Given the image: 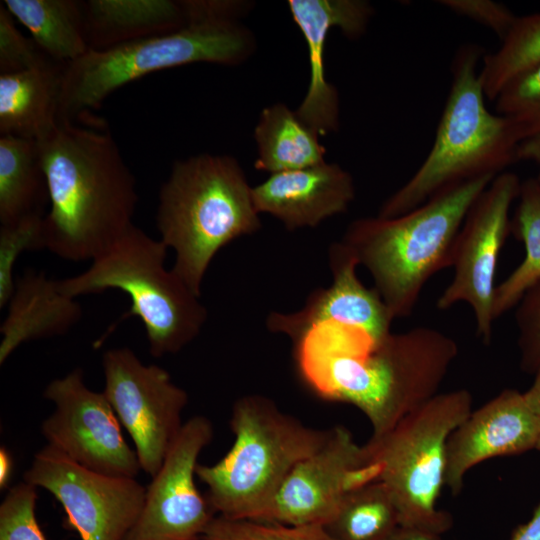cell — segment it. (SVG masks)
I'll return each instance as SVG.
<instances>
[{
    "label": "cell",
    "instance_id": "f35d334b",
    "mask_svg": "<svg viewBox=\"0 0 540 540\" xmlns=\"http://www.w3.org/2000/svg\"><path fill=\"white\" fill-rule=\"evenodd\" d=\"M14 470L13 456L5 446L0 448V488L5 489L9 485Z\"/></svg>",
    "mask_w": 540,
    "mask_h": 540
},
{
    "label": "cell",
    "instance_id": "ba28073f",
    "mask_svg": "<svg viewBox=\"0 0 540 540\" xmlns=\"http://www.w3.org/2000/svg\"><path fill=\"white\" fill-rule=\"evenodd\" d=\"M254 46L252 33L237 19L222 18L192 21L170 33L89 50L64 66L59 121L91 122L92 110L134 80L191 63L237 65Z\"/></svg>",
    "mask_w": 540,
    "mask_h": 540
},
{
    "label": "cell",
    "instance_id": "1f68e13d",
    "mask_svg": "<svg viewBox=\"0 0 540 540\" xmlns=\"http://www.w3.org/2000/svg\"><path fill=\"white\" fill-rule=\"evenodd\" d=\"M37 488L25 481L9 488L0 504V540H47L37 517Z\"/></svg>",
    "mask_w": 540,
    "mask_h": 540
},
{
    "label": "cell",
    "instance_id": "e575fe53",
    "mask_svg": "<svg viewBox=\"0 0 540 540\" xmlns=\"http://www.w3.org/2000/svg\"><path fill=\"white\" fill-rule=\"evenodd\" d=\"M437 3L457 15L485 26L501 41L517 18L504 4L492 0H440Z\"/></svg>",
    "mask_w": 540,
    "mask_h": 540
},
{
    "label": "cell",
    "instance_id": "3957f363",
    "mask_svg": "<svg viewBox=\"0 0 540 540\" xmlns=\"http://www.w3.org/2000/svg\"><path fill=\"white\" fill-rule=\"evenodd\" d=\"M483 49L461 45L451 63V86L433 145L411 178L381 205L378 217L393 218L451 187L497 176L517 161L513 123L491 113L478 70Z\"/></svg>",
    "mask_w": 540,
    "mask_h": 540
},
{
    "label": "cell",
    "instance_id": "4fadbf2b",
    "mask_svg": "<svg viewBox=\"0 0 540 540\" xmlns=\"http://www.w3.org/2000/svg\"><path fill=\"white\" fill-rule=\"evenodd\" d=\"M43 397L55 405L41 424L47 445L89 470L136 477L141 470L137 454L106 395L86 385L82 369L50 381Z\"/></svg>",
    "mask_w": 540,
    "mask_h": 540
},
{
    "label": "cell",
    "instance_id": "5b68a950",
    "mask_svg": "<svg viewBox=\"0 0 540 540\" xmlns=\"http://www.w3.org/2000/svg\"><path fill=\"white\" fill-rule=\"evenodd\" d=\"M245 174L228 155L200 154L174 162L159 192L156 225L175 253L173 271L200 296L220 249L261 227Z\"/></svg>",
    "mask_w": 540,
    "mask_h": 540
},
{
    "label": "cell",
    "instance_id": "83f0119b",
    "mask_svg": "<svg viewBox=\"0 0 540 540\" xmlns=\"http://www.w3.org/2000/svg\"><path fill=\"white\" fill-rule=\"evenodd\" d=\"M540 63V13L517 17L500 47L484 54L480 68L486 99L494 101L515 77Z\"/></svg>",
    "mask_w": 540,
    "mask_h": 540
},
{
    "label": "cell",
    "instance_id": "d6986e66",
    "mask_svg": "<svg viewBox=\"0 0 540 540\" xmlns=\"http://www.w3.org/2000/svg\"><path fill=\"white\" fill-rule=\"evenodd\" d=\"M355 197L354 181L338 164L326 163L271 174L252 188L258 213L280 220L288 230L315 227L344 213Z\"/></svg>",
    "mask_w": 540,
    "mask_h": 540
},
{
    "label": "cell",
    "instance_id": "603a6c76",
    "mask_svg": "<svg viewBox=\"0 0 540 540\" xmlns=\"http://www.w3.org/2000/svg\"><path fill=\"white\" fill-rule=\"evenodd\" d=\"M2 3L52 60L66 65L89 51L84 1L4 0Z\"/></svg>",
    "mask_w": 540,
    "mask_h": 540
},
{
    "label": "cell",
    "instance_id": "7402d4cb",
    "mask_svg": "<svg viewBox=\"0 0 540 540\" xmlns=\"http://www.w3.org/2000/svg\"><path fill=\"white\" fill-rule=\"evenodd\" d=\"M89 50H106L127 42L176 31L188 24L181 1H84Z\"/></svg>",
    "mask_w": 540,
    "mask_h": 540
},
{
    "label": "cell",
    "instance_id": "60d3db41",
    "mask_svg": "<svg viewBox=\"0 0 540 540\" xmlns=\"http://www.w3.org/2000/svg\"><path fill=\"white\" fill-rule=\"evenodd\" d=\"M536 449L540 450V432H539V437H538V441H537V444H536Z\"/></svg>",
    "mask_w": 540,
    "mask_h": 540
},
{
    "label": "cell",
    "instance_id": "f546056e",
    "mask_svg": "<svg viewBox=\"0 0 540 540\" xmlns=\"http://www.w3.org/2000/svg\"><path fill=\"white\" fill-rule=\"evenodd\" d=\"M202 540H334L321 525L291 526L216 515Z\"/></svg>",
    "mask_w": 540,
    "mask_h": 540
},
{
    "label": "cell",
    "instance_id": "836d02e7",
    "mask_svg": "<svg viewBox=\"0 0 540 540\" xmlns=\"http://www.w3.org/2000/svg\"><path fill=\"white\" fill-rule=\"evenodd\" d=\"M516 324L521 365L535 375L540 372V280L517 303Z\"/></svg>",
    "mask_w": 540,
    "mask_h": 540
},
{
    "label": "cell",
    "instance_id": "d4e9b609",
    "mask_svg": "<svg viewBox=\"0 0 540 540\" xmlns=\"http://www.w3.org/2000/svg\"><path fill=\"white\" fill-rule=\"evenodd\" d=\"M48 204V187L38 142L0 136L1 225L32 215L44 216Z\"/></svg>",
    "mask_w": 540,
    "mask_h": 540
},
{
    "label": "cell",
    "instance_id": "7c38bea8",
    "mask_svg": "<svg viewBox=\"0 0 540 540\" xmlns=\"http://www.w3.org/2000/svg\"><path fill=\"white\" fill-rule=\"evenodd\" d=\"M23 481L47 490L60 502L80 540H124L146 493L135 478L89 470L49 445L34 455Z\"/></svg>",
    "mask_w": 540,
    "mask_h": 540
},
{
    "label": "cell",
    "instance_id": "4316f807",
    "mask_svg": "<svg viewBox=\"0 0 540 540\" xmlns=\"http://www.w3.org/2000/svg\"><path fill=\"white\" fill-rule=\"evenodd\" d=\"M399 526L387 489L372 482L349 492L324 528L334 540H388Z\"/></svg>",
    "mask_w": 540,
    "mask_h": 540
},
{
    "label": "cell",
    "instance_id": "5bb4252c",
    "mask_svg": "<svg viewBox=\"0 0 540 540\" xmlns=\"http://www.w3.org/2000/svg\"><path fill=\"white\" fill-rule=\"evenodd\" d=\"M212 422L195 415L183 426L146 487L140 515L124 540H195L217 515L195 483L198 458L213 439Z\"/></svg>",
    "mask_w": 540,
    "mask_h": 540
},
{
    "label": "cell",
    "instance_id": "2e32d148",
    "mask_svg": "<svg viewBox=\"0 0 540 540\" xmlns=\"http://www.w3.org/2000/svg\"><path fill=\"white\" fill-rule=\"evenodd\" d=\"M540 419L524 393L506 389L468 415L446 444L444 486L460 493L466 473L486 459L536 448Z\"/></svg>",
    "mask_w": 540,
    "mask_h": 540
},
{
    "label": "cell",
    "instance_id": "ffe728a7",
    "mask_svg": "<svg viewBox=\"0 0 540 540\" xmlns=\"http://www.w3.org/2000/svg\"><path fill=\"white\" fill-rule=\"evenodd\" d=\"M81 316L80 304L59 291L57 280L43 271L26 270L16 279L0 327V364L26 342L66 334Z\"/></svg>",
    "mask_w": 540,
    "mask_h": 540
},
{
    "label": "cell",
    "instance_id": "9c48e42d",
    "mask_svg": "<svg viewBox=\"0 0 540 540\" xmlns=\"http://www.w3.org/2000/svg\"><path fill=\"white\" fill-rule=\"evenodd\" d=\"M472 403L466 389L438 393L364 445L367 461L377 468V482L397 508L400 526L438 535L451 527V516L436 506L444 486L446 444L472 412Z\"/></svg>",
    "mask_w": 540,
    "mask_h": 540
},
{
    "label": "cell",
    "instance_id": "52a82bcc",
    "mask_svg": "<svg viewBox=\"0 0 540 540\" xmlns=\"http://www.w3.org/2000/svg\"><path fill=\"white\" fill-rule=\"evenodd\" d=\"M167 251L160 239L133 225L87 270L57 280V286L74 299L109 289L123 291L131 306L122 319H140L150 354L155 358L174 354L198 336L207 310L173 269H166Z\"/></svg>",
    "mask_w": 540,
    "mask_h": 540
},
{
    "label": "cell",
    "instance_id": "4dcf8cb0",
    "mask_svg": "<svg viewBox=\"0 0 540 540\" xmlns=\"http://www.w3.org/2000/svg\"><path fill=\"white\" fill-rule=\"evenodd\" d=\"M45 216V215H44ZM42 215H32L0 226V307L8 305L16 279L13 270L25 251L45 248Z\"/></svg>",
    "mask_w": 540,
    "mask_h": 540
},
{
    "label": "cell",
    "instance_id": "d590c367",
    "mask_svg": "<svg viewBox=\"0 0 540 540\" xmlns=\"http://www.w3.org/2000/svg\"><path fill=\"white\" fill-rule=\"evenodd\" d=\"M517 161H531L538 167L537 181L540 183V135L522 141L516 152Z\"/></svg>",
    "mask_w": 540,
    "mask_h": 540
},
{
    "label": "cell",
    "instance_id": "6da1fadb",
    "mask_svg": "<svg viewBox=\"0 0 540 540\" xmlns=\"http://www.w3.org/2000/svg\"><path fill=\"white\" fill-rule=\"evenodd\" d=\"M291 340L307 387L324 400L358 408L371 437L436 396L459 352L453 338L423 326L376 340L359 328L324 322Z\"/></svg>",
    "mask_w": 540,
    "mask_h": 540
},
{
    "label": "cell",
    "instance_id": "e0dca14e",
    "mask_svg": "<svg viewBox=\"0 0 540 540\" xmlns=\"http://www.w3.org/2000/svg\"><path fill=\"white\" fill-rule=\"evenodd\" d=\"M329 262L330 286L312 292L299 311L272 312L266 321L268 329L292 338L312 325L334 322L362 329L376 340L391 333L394 318L375 288H367L357 276L359 264L352 250L343 242L333 243Z\"/></svg>",
    "mask_w": 540,
    "mask_h": 540
},
{
    "label": "cell",
    "instance_id": "484cf974",
    "mask_svg": "<svg viewBox=\"0 0 540 540\" xmlns=\"http://www.w3.org/2000/svg\"><path fill=\"white\" fill-rule=\"evenodd\" d=\"M511 231L524 244L522 262L497 285L495 320L517 305L523 294L540 280V183L536 178L521 182Z\"/></svg>",
    "mask_w": 540,
    "mask_h": 540
},
{
    "label": "cell",
    "instance_id": "ab89813d",
    "mask_svg": "<svg viewBox=\"0 0 540 540\" xmlns=\"http://www.w3.org/2000/svg\"><path fill=\"white\" fill-rule=\"evenodd\" d=\"M524 397L531 410L540 419V372L535 375L531 387L524 392Z\"/></svg>",
    "mask_w": 540,
    "mask_h": 540
},
{
    "label": "cell",
    "instance_id": "f1b7e54d",
    "mask_svg": "<svg viewBox=\"0 0 540 540\" xmlns=\"http://www.w3.org/2000/svg\"><path fill=\"white\" fill-rule=\"evenodd\" d=\"M494 101L497 114L513 123L521 142L540 135V63L508 82Z\"/></svg>",
    "mask_w": 540,
    "mask_h": 540
},
{
    "label": "cell",
    "instance_id": "277c9868",
    "mask_svg": "<svg viewBox=\"0 0 540 540\" xmlns=\"http://www.w3.org/2000/svg\"><path fill=\"white\" fill-rule=\"evenodd\" d=\"M495 177L446 189L397 217H367L350 223L341 242L368 270L373 288L394 319L409 317L426 283L451 267L463 221Z\"/></svg>",
    "mask_w": 540,
    "mask_h": 540
},
{
    "label": "cell",
    "instance_id": "7a4b0ae2",
    "mask_svg": "<svg viewBox=\"0 0 540 540\" xmlns=\"http://www.w3.org/2000/svg\"><path fill=\"white\" fill-rule=\"evenodd\" d=\"M38 144L49 195L45 248L68 261H92L134 225L135 177L101 121H59Z\"/></svg>",
    "mask_w": 540,
    "mask_h": 540
},
{
    "label": "cell",
    "instance_id": "ac0fdd59",
    "mask_svg": "<svg viewBox=\"0 0 540 540\" xmlns=\"http://www.w3.org/2000/svg\"><path fill=\"white\" fill-rule=\"evenodd\" d=\"M288 7L307 43L310 66L308 90L296 112L319 136H325L339 125L338 93L325 75L327 35L338 27L350 39L362 36L374 10L363 0H290Z\"/></svg>",
    "mask_w": 540,
    "mask_h": 540
},
{
    "label": "cell",
    "instance_id": "8d00e7d4",
    "mask_svg": "<svg viewBox=\"0 0 540 540\" xmlns=\"http://www.w3.org/2000/svg\"><path fill=\"white\" fill-rule=\"evenodd\" d=\"M511 540H540V503L531 519L515 530Z\"/></svg>",
    "mask_w": 540,
    "mask_h": 540
},
{
    "label": "cell",
    "instance_id": "74e56055",
    "mask_svg": "<svg viewBox=\"0 0 540 540\" xmlns=\"http://www.w3.org/2000/svg\"><path fill=\"white\" fill-rule=\"evenodd\" d=\"M439 536L422 529L399 526L388 540H440Z\"/></svg>",
    "mask_w": 540,
    "mask_h": 540
},
{
    "label": "cell",
    "instance_id": "9a60e30c",
    "mask_svg": "<svg viewBox=\"0 0 540 540\" xmlns=\"http://www.w3.org/2000/svg\"><path fill=\"white\" fill-rule=\"evenodd\" d=\"M376 480L364 445L346 427L335 426L324 444L290 471L262 521L325 526L349 492Z\"/></svg>",
    "mask_w": 540,
    "mask_h": 540
},
{
    "label": "cell",
    "instance_id": "8fae6325",
    "mask_svg": "<svg viewBox=\"0 0 540 540\" xmlns=\"http://www.w3.org/2000/svg\"><path fill=\"white\" fill-rule=\"evenodd\" d=\"M520 186L516 174L504 171L474 201L455 239L453 277L436 302L439 310L467 303L475 316L476 333L486 344L495 321L497 264L511 231L510 210Z\"/></svg>",
    "mask_w": 540,
    "mask_h": 540
},
{
    "label": "cell",
    "instance_id": "44dd1931",
    "mask_svg": "<svg viewBox=\"0 0 540 540\" xmlns=\"http://www.w3.org/2000/svg\"><path fill=\"white\" fill-rule=\"evenodd\" d=\"M64 64L52 59L0 75V135L37 142L59 122Z\"/></svg>",
    "mask_w": 540,
    "mask_h": 540
},
{
    "label": "cell",
    "instance_id": "b9f144b4",
    "mask_svg": "<svg viewBox=\"0 0 540 540\" xmlns=\"http://www.w3.org/2000/svg\"><path fill=\"white\" fill-rule=\"evenodd\" d=\"M195 540H202V538H199V539H195Z\"/></svg>",
    "mask_w": 540,
    "mask_h": 540
},
{
    "label": "cell",
    "instance_id": "cb8c5ba5",
    "mask_svg": "<svg viewBox=\"0 0 540 540\" xmlns=\"http://www.w3.org/2000/svg\"><path fill=\"white\" fill-rule=\"evenodd\" d=\"M258 147L255 168L271 174L325 162L319 135L289 107L277 103L260 114L254 130Z\"/></svg>",
    "mask_w": 540,
    "mask_h": 540
},
{
    "label": "cell",
    "instance_id": "30bf717a",
    "mask_svg": "<svg viewBox=\"0 0 540 540\" xmlns=\"http://www.w3.org/2000/svg\"><path fill=\"white\" fill-rule=\"evenodd\" d=\"M102 367L103 392L132 438L141 470L153 477L183 426L188 394L166 369L144 364L128 347L106 350Z\"/></svg>",
    "mask_w": 540,
    "mask_h": 540
},
{
    "label": "cell",
    "instance_id": "d6a6232c",
    "mask_svg": "<svg viewBox=\"0 0 540 540\" xmlns=\"http://www.w3.org/2000/svg\"><path fill=\"white\" fill-rule=\"evenodd\" d=\"M48 57L31 38L17 29L14 17L0 4V75L11 74L38 66Z\"/></svg>",
    "mask_w": 540,
    "mask_h": 540
},
{
    "label": "cell",
    "instance_id": "8992f818",
    "mask_svg": "<svg viewBox=\"0 0 540 540\" xmlns=\"http://www.w3.org/2000/svg\"><path fill=\"white\" fill-rule=\"evenodd\" d=\"M230 428V450L212 465L198 464L196 477L217 515L264 520L294 466L317 451L329 430L309 427L262 395L238 398Z\"/></svg>",
    "mask_w": 540,
    "mask_h": 540
}]
</instances>
